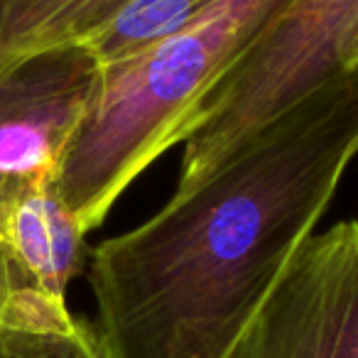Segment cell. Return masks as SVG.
<instances>
[{
  "label": "cell",
  "instance_id": "1",
  "mask_svg": "<svg viewBox=\"0 0 358 358\" xmlns=\"http://www.w3.org/2000/svg\"><path fill=\"white\" fill-rule=\"evenodd\" d=\"M358 159V66L241 140L89 258L106 358H226Z\"/></svg>",
  "mask_w": 358,
  "mask_h": 358
},
{
  "label": "cell",
  "instance_id": "2",
  "mask_svg": "<svg viewBox=\"0 0 358 358\" xmlns=\"http://www.w3.org/2000/svg\"><path fill=\"white\" fill-rule=\"evenodd\" d=\"M287 0H211L155 50L101 69L55 177V189L91 234L135 179L179 145L201 101Z\"/></svg>",
  "mask_w": 358,
  "mask_h": 358
},
{
  "label": "cell",
  "instance_id": "3",
  "mask_svg": "<svg viewBox=\"0 0 358 358\" xmlns=\"http://www.w3.org/2000/svg\"><path fill=\"white\" fill-rule=\"evenodd\" d=\"M358 57V0H287L182 130L174 189L204 179L241 140Z\"/></svg>",
  "mask_w": 358,
  "mask_h": 358
},
{
  "label": "cell",
  "instance_id": "4",
  "mask_svg": "<svg viewBox=\"0 0 358 358\" xmlns=\"http://www.w3.org/2000/svg\"><path fill=\"white\" fill-rule=\"evenodd\" d=\"M226 358H358V219L302 245Z\"/></svg>",
  "mask_w": 358,
  "mask_h": 358
},
{
  "label": "cell",
  "instance_id": "5",
  "mask_svg": "<svg viewBox=\"0 0 358 358\" xmlns=\"http://www.w3.org/2000/svg\"><path fill=\"white\" fill-rule=\"evenodd\" d=\"M84 263L86 231L55 185L0 182V327H71L66 289Z\"/></svg>",
  "mask_w": 358,
  "mask_h": 358
},
{
  "label": "cell",
  "instance_id": "6",
  "mask_svg": "<svg viewBox=\"0 0 358 358\" xmlns=\"http://www.w3.org/2000/svg\"><path fill=\"white\" fill-rule=\"evenodd\" d=\"M99 76L101 66L79 42L0 64V182L55 185Z\"/></svg>",
  "mask_w": 358,
  "mask_h": 358
},
{
  "label": "cell",
  "instance_id": "7",
  "mask_svg": "<svg viewBox=\"0 0 358 358\" xmlns=\"http://www.w3.org/2000/svg\"><path fill=\"white\" fill-rule=\"evenodd\" d=\"M211 0H123L79 45L101 69L155 50L185 30Z\"/></svg>",
  "mask_w": 358,
  "mask_h": 358
},
{
  "label": "cell",
  "instance_id": "8",
  "mask_svg": "<svg viewBox=\"0 0 358 358\" xmlns=\"http://www.w3.org/2000/svg\"><path fill=\"white\" fill-rule=\"evenodd\" d=\"M123 0H0V64L79 42Z\"/></svg>",
  "mask_w": 358,
  "mask_h": 358
},
{
  "label": "cell",
  "instance_id": "9",
  "mask_svg": "<svg viewBox=\"0 0 358 358\" xmlns=\"http://www.w3.org/2000/svg\"><path fill=\"white\" fill-rule=\"evenodd\" d=\"M0 358H106L94 324L76 317L64 329L0 327Z\"/></svg>",
  "mask_w": 358,
  "mask_h": 358
},
{
  "label": "cell",
  "instance_id": "10",
  "mask_svg": "<svg viewBox=\"0 0 358 358\" xmlns=\"http://www.w3.org/2000/svg\"><path fill=\"white\" fill-rule=\"evenodd\" d=\"M353 66H358V57H356V64H353Z\"/></svg>",
  "mask_w": 358,
  "mask_h": 358
}]
</instances>
